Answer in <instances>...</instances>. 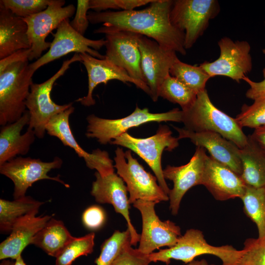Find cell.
Wrapping results in <instances>:
<instances>
[{"instance_id":"6da1fadb","label":"cell","mask_w":265,"mask_h":265,"mask_svg":"<svg viewBox=\"0 0 265 265\" xmlns=\"http://www.w3.org/2000/svg\"><path fill=\"white\" fill-rule=\"evenodd\" d=\"M173 0H155L146 8L131 11L89 12V23H103L94 33L123 30L145 36L161 46L182 55L186 54L184 33L171 23L170 14Z\"/></svg>"},{"instance_id":"7a4b0ae2","label":"cell","mask_w":265,"mask_h":265,"mask_svg":"<svg viewBox=\"0 0 265 265\" xmlns=\"http://www.w3.org/2000/svg\"><path fill=\"white\" fill-rule=\"evenodd\" d=\"M182 111V122L185 129L195 132L212 131L218 133L239 149L246 145L248 136L235 118L217 108L211 102L206 89L198 93L191 106Z\"/></svg>"},{"instance_id":"3957f363","label":"cell","mask_w":265,"mask_h":265,"mask_svg":"<svg viewBox=\"0 0 265 265\" xmlns=\"http://www.w3.org/2000/svg\"><path fill=\"white\" fill-rule=\"evenodd\" d=\"M241 253V250H237L231 245H211L201 230L190 229L179 238L174 246L148 255L151 262L159 261L166 265L170 263L171 260L188 264L196 257L203 255L216 256L221 260L222 265H236Z\"/></svg>"},{"instance_id":"277c9868","label":"cell","mask_w":265,"mask_h":265,"mask_svg":"<svg viewBox=\"0 0 265 265\" xmlns=\"http://www.w3.org/2000/svg\"><path fill=\"white\" fill-rule=\"evenodd\" d=\"M29 60L7 67L0 73V125L14 123L26 111V102L34 73Z\"/></svg>"},{"instance_id":"5b68a950","label":"cell","mask_w":265,"mask_h":265,"mask_svg":"<svg viewBox=\"0 0 265 265\" xmlns=\"http://www.w3.org/2000/svg\"><path fill=\"white\" fill-rule=\"evenodd\" d=\"M183 111L178 108L162 113H151L148 108H140L137 106L135 110L125 117L109 119L96 116L94 114L86 118L88 123L86 136L96 138L101 144L110 143L112 140L133 127H138L151 122L182 121Z\"/></svg>"},{"instance_id":"8992f818","label":"cell","mask_w":265,"mask_h":265,"mask_svg":"<svg viewBox=\"0 0 265 265\" xmlns=\"http://www.w3.org/2000/svg\"><path fill=\"white\" fill-rule=\"evenodd\" d=\"M115 153L114 166L126 184L130 204L138 200L157 203L169 200L168 195L157 183L156 177L145 170L132 156L131 150L124 152L121 148L117 147Z\"/></svg>"},{"instance_id":"52a82bcc","label":"cell","mask_w":265,"mask_h":265,"mask_svg":"<svg viewBox=\"0 0 265 265\" xmlns=\"http://www.w3.org/2000/svg\"><path fill=\"white\" fill-rule=\"evenodd\" d=\"M76 61H81L79 53L64 61L59 70L45 81L31 85L26 106L29 114L28 128L34 131L36 137L42 138L44 136L46 125L52 117L73 106V103L62 105L55 103L51 98V92L55 81Z\"/></svg>"},{"instance_id":"ba28073f","label":"cell","mask_w":265,"mask_h":265,"mask_svg":"<svg viewBox=\"0 0 265 265\" xmlns=\"http://www.w3.org/2000/svg\"><path fill=\"white\" fill-rule=\"evenodd\" d=\"M179 140L172 136L167 126L160 125L156 133L150 137L137 138L125 132L110 143L127 148L144 160L154 173L159 185L168 195L170 189L163 176L161 156L164 150L171 152L177 148Z\"/></svg>"},{"instance_id":"9c48e42d","label":"cell","mask_w":265,"mask_h":265,"mask_svg":"<svg viewBox=\"0 0 265 265\" xmlns=\"http://www.w3.org/2000/svg\"><path fill=\"white\" fill-rule=\"evenodd\" d=\"M219 10L215 0H173L170 19L172 24L184 33L186 50L193 46Z\"/></svg>"},{"instance_id":"30bf717a","label":"cell","mask_w":265,"mask_h":265,"mask_svg":"<svg viewBox=\"0 0 265 265\" xmlns=\"http://www.w3.org/2000/svg\"><path fill=\"white\" fill-rule=\"evenodd\" d=\"M62 164V159L57 157L50 162H44L39 159L19 157L0 165V173L13 182V197L16 199L25 196L27 189L41 180L55 181L69 187V185L62 181L59 176L53 177L48 175L51 170L60 168Z\"/></svg>"},{"instance_id":"8fae6325","label":"cell","mask_w":265,"mask_h":265,"mask_svg":"<svg viewBox=\"0 0 265 265\" xmlns=\"http://www.w3.org/2000/svg\"><path fill=\"white\" fill-rule=\"evenodd\" d=\"M152 201L138 200L133 206L141 214L142 230L138 249L142 253L149 255L160 247L174 246L182 236L181 228L174 222L167 220L161 221L156 214Z\"/></svg>"},{"instance_id":"7c38bea8","label":"cell","mask_w":265,"mask_h":265,"mask_svg":"<svg viewBox=\"0 0 265 265\" xmlns=\"http://www.w3.org/2000/svg\"><path fill=\"white\" fill-rule=\"evenodd\" d=\"M53 39L48 51L34 62L29 64L30 69L35 72L40 67L66 54L87 53L91 56L101 59L105 55L97 50L105 46L106 41L104 39L92 40L85 37L76 31L70 25L69 19L64 20L53 34Z\"/></svg>"},{"instance_id":"4fadbf2b","label":"cell","mask_w":265,"mask_h":265,"mask_svg":"<svg viewBox=\"0 0 265 265\" xmlns=\"http://www.w3.org/2000/svg\"><path fill=\"white\" fill-rule=\"evenodd\" d=\"M218 45L219 57L214 61H206L199 65L211 78L223 76L239 82L252 68L250 44L246 41H234L224 37Z\"/></svg>"},{"instance_id":"5bb4252c","label":"cell","mask_w":265,"mask_h":265,"mask_svg":"<svg viewBox=\"0 0 265 265\" xmlns=\"http://www.w3.org/2000/svg\"><path fill=\"white\" fill-rule=\"evenodd\" d=\"M65 4L64 0H52L44 10L23 19L27 26V35L31 45L29 61L39 59L42 53L50 48L51 42L46 41L48 35L57 29L64 20L74 14L75 6H64Z\"/></svg>"},{"instance_id":"9a60e30c","label":"cell","mask_w":265,"mask_h":265,"mask_svg":"<svg viewBox=\"0 0 265 265\" xmlns=\"http://www.w3.org/2000/svg\"><path fill=\"white\" fill-rule=\"evenodd\" d=\"M138 45L141 54V67L151 99L157 101L159 86L169 74L178 58L176 52L161 46L156 41L139 34Z\"/></svg>"},{"instance_id":"2e32d148","label":"cell","mask_w":265,"mask_h":265,"mask_svg":"<svg viewBox=\"0 0 265 265\" xmlns=\"http://www.w3.org/2000/svg\"><path fill=\"white\" fill-rule=\"evenodd\" d=\"M74 109L72 106L52 117L46 127L47 133L58 138L64 146L73 149L79 157L84 159L89 168L96 170L101 176L114 172V166L107 152L96 149L89 153L77 142L69 124L70 115Z\"/></svg>"},{"instance_id":"e0dca14e","label":"cell","mask_w":265,"mask_h":265,"mask_svg":"<svg viewBox=\"0 0 265 265\" xmlns=\"http://www.w3.org/2000/svg\"><path fill=\"white\" fill-rule=\"evenodd\" d=\"M105 34V59L125 70L133 79L145 82L138 45L139 34L123 30L109 31Z\"/></svg>"},{"instance_id":"ac0fdd59","label":"cell","mask_w":265,"mask_h":265,"mask_svg":"<svg viewBox=\"0 0 265 265\" xmlns=\"http://www.w3.org/2000/svg\"><path fill=\"white\" fill-rule=\"evenodd\" d=\"M206 149L197 147L195 152L186 164L173 166L167 165L163 170L165 179L172 181L173 187L168 195L171 213L175 216L179 212L183 197L191 187L202 185Z\"/></svg>"},{"instance_id":"d6986e66","label":"cell","mask_w":265,"mask_h":265,"mask_svg":"<svg viewBox=\"0 0 265 265\" xmlns=\"http://www.w3.org/2000/svg\"><path fill=\"white\" fill-rule=\"evenodd\" d=\"M95 181L92 183L91 195L100 204H109L116 212L121 214L126 219L128 229L130 232L132 245L135 246L139 241L140 235L137 233L130 217V208L127 188L123 179L114 172L101 176L95 173Z\"/></svg>"},{"instance_id":"ffe728a7","label":"cell","mask_w":265,"mask_h":265,"mask_svg":"<svg viewBox=\"0 0 265 265\" xmlns=\"http://www.w3.org/2000/svg\"><path fill=\"white\" fill-rule=\"evenodd\" d=\"M179 139L188 138L196 146L207 150L210 156L240 176L242 172L239 148L233 142L212 131L195 132L173 126Z\"/></svg>"},{"instance_id":"44dd1931","label":"cell","mask_w":265,"mask_h":265,"mask_svg":"<svg viewBox=\"0 0 265 265\" xmlns=\"http://www.w3.org/2000/svg\"><path fill=\"white\" fill-rule=\"evenodd\" d=\"M79 54L81 58V62L87 71L88 79L87 95L76 100L82 105L86 106L94 105L96 102L93 97V92L95 88L101 83L106 84L113 80L124 83H132L150 96V90L147 84L133 79L123 69L106 59H99L87 53Z\"/></svg>"},{"instance_id":"7402d4cb","label":"cell","mask_w":265,"mask_h":265,"mask_svg":"<svg viewBox=\"0 0 265 265\" xmlns=\"http://www.w3.org/2000/svg\"><path fill=\"white\" fill-rule=\"evenodd\" d=\"M202 185L218 201L242 196L246 185L240 176L211 156H206Z\"/></svg>"},{"instance_id":"603a6c76","label":"cell","mask_w":265,"mask_h":265,"mask_svg":"<svg viewBox=\"0 0 265 265\" xmlns=\"http://www.w3.org/2000/svg\"><path fill=\"white\" fill-rule=\"evenodd\" d=\"M51 215H28L18 220L10 235L0 244V259L16 260L36 234L52 218Z\"/></svg>"},{"instance_id":"cb8c5ba5","label":"cell","mask_w":265,"mask_h":265,"mask_svg":"<svg viewBox=\"0 0 265 265\" xmlns=\"http://www.w3.org/2000/svg\"><path fill=\"white\" fill-rule=\"evenodd\" d=\"M29 114L27 110L14 123L2 126L0 131V165L18 155H26L35 138V133L28 128L21 134L24 127L28 125Z\"/></svg>"},{"instance_id":"d4e9b609","label":"cell","mask_w":265,"mask_h":265,"mask_svg":"<svg viewBox=\"0 0 265 265\" xmlns=\"http://www.w3.org/2000/svg\"><path fill=\"white\" fill-rule=\"evenodd\" d=\"M30 48L26 23L23 18L0 6V59Z\"/></svg>"},{"instance_id":"484cf974","label":"cell","mask_w":265,"mask_h":265,"mask_svg":"<svg viewBox=\"0 0 265 265\" xmlns=\"http://www.w3.org/2000/svg\"><path fill=\"white\" fill-rule=\"evenodd\" d=\"M246 145L239 149L242 172L240 177L245 185L265 187V153L248 135Z\"/></svg>"},{"instance_id":"4316f807","label":"cell","mask_w":265,"mask_h":265,"mask_svg":"<svg viewBox=\"0 0 265 265\" xmlns=\"http://www.w3.org/2000/svg\"><path fill=\"white\" fill-rule=\"evenodd\" d=\"M74 238L62 221L52 218L34 236L31 244L56 257Z\"/></svg>"},{"instance_id":"83f0119b","label":"cell","mask_w":265,"mask_h":265,"mask_svg":"<svg viewBox=\"0 0 265 265\" xmlns=\"http://www.w3.org/2000/svg\"><path fill=\"white\" fill-rule=\"evenodd\" d=\"M43 202L30 196L9 201L0 199V230L1 233H10L14 223L22 217L36 215Z\"/></svg>"},{"instance_id":"f1b7e54d","label":"cell","mask_w":265,"mask_h":265,"mask_svg":"<svg viewBox=\"0 0 265 265\" xmlns=\"http://www.w3.org/2000/svg\"><path fill=\"white\" fill-rule=\"evenodd\" d=\"M240 199L244 212L256 225L258 238H265V187L247 186Z\"/></svg>"},{"instance_id":"f546056e","label":"cell","mask_w":265,"mask_h":265,"mask_svg":"<svg viewBox=\"0 0 265 265\" xmlns=\"http://www.w3.org/2000/svg\"><path fill=\"white\" fill-rule=\"evenodd\" d=\"M169 74L197 94L206 89V84L211 78L200 65L184 63L178 58L171 67Z\"/></svg>"},{"instance_id":"4dcf8cb0","label":"cell","mask_w":265,"mask_h":265,"mask_svg":"<svg viewBox=\"0 0 265 265\" xmlns=\"http://www.w3.org/2000/svg\"><path fill=\"white\" fill-rule=\"evenodd\" d=\"M197 95L170 74L161 84L158 92L159 97L179 105L182 110H186L191 106L196 99Z\"/></svg>"},{"instance_id":"1f68e13d","label":"cell","mask_w":265,"mask_h":265,"mask_svg":"<svg viewBox=\"0 0 265 265\" xmlns=\"http://www.w3.org/2000/svg\"><path fill=\"white\" fill-rule=\"evenodd\" d=\"M94 232L82 237H74L55 257V265H71L79 257L92 253L94 246Z\"/></svg>"},{"instance_id":"d6a6232c","label":"cell","mask_w":265,"mask_h":265,"mask_svg":"<svg viewBox=\"0 0 265 265\" xmlns=\"http://www.w3.org/2000/svg\"><path fill=\"white\" fill-rule=\"evenodd\" d=\"M131 240V234L128 229L122 232L115 231L102 244L100 254L95 263L96 265H111L121 251L132 245Z\"/></svg>"},{"instance_id":"836d02e7","label":"cell","mask_w":265,"mask_h":265,"mask_svg":"<svg viewBox=\"0 0 265 265\" xmlns=\"http://www.w3.org/2000/svg\"><path fill=\"white\" fill-rule=\"evenodd\" d=\"M242 128L257 129L265 126V97L258 98L250 105H242L240 112L235 118Z\"/></svg>"},{"instance_id":"e575fe53","label":"cell","mask_w":265,"mask_h":265,"mask_svg":"<svg viewBox=\"0 0 265 265\" xmlns=\"http://www.w3.org/2000/svg\"><path fill=\"white\" fill-rule=\"evenodd\" d=\"M52 0H1L0 6L24 19L46 9Z\"/></svg>"},{"instance_id":"d590c367","label":"cell","mask_w":265,"mask_h":265,"mask_svg":"<svg viewBox=\"0 0 265 265\" xmlns=\"http://www.w3.org/2000/svg\"><path fill=\"white\" fill-rule=\"evenodd\" d=\"M236 265H265V238H247Z\"/></svg>"},{"instance_id":"8d00e7d4","label":"cell","mask_w":265,"mask_h":265,"mask_svg":"<svg viewBox=\"0 0 265 265\" xmlns=\"http://www.w3.org/2000/svg\"><path fill=\"white\" fill-rule=\"evenodd\" d=\"M154 1L155 0H90L89 6L90 9L97 12L109 9L131 11Z\"/></svg>"},{"instance_id":"74e56055","label":"cell","mask_w":265,"mask_h":265,"mask_svg":"<svg viewBox=\"0 0 265 265\" xmlns=\"http://www.w3.org/2000/svg\"><path fill=\"white\" fill-rule=\"evenodd\" d=\"M81 220L85 228L90 231H97L105 224L106 214L102 207L98 205H92L84 211Z\"/></svg>"},{"instance_id":"f35d334b","label":"cell","mask_w":265,"mask_h":265,"mask_svg":"<svg viewBox=\"0 0 265 265\" xmlns=\"http://www.w3.org/2000/svg\"><path fill=\"white\" fill-rule=\"evenodd\" d=\"M130 245L118 255L111 265H149L151 262L148 255Z\"/></svg>"},{"instance_id":"ab89813d","label":"cell","mask_w":265,"mask_h":265,"mask_svg":"<svg viewBox=\"0 0 265 265\" xmlns=\"http://www.w3.org/2000/svg\"><path fill=\"white\" fill-rule=\"evenodd\" d=\"M89 9V0H78L75 16L70 22L71 26L82 35H84L89 25L87 15Z\"/></svg>"},{"instance_id":"60d3db41","label":"cell","mask_w":265,"mask_h":265,"mask_svg":"<svg viewBox=\"0 0 265 265\" xmlns=\"http://www.w3.org/2000/svg\"><path fill=\"white\" fill-rule=\"evenodd\" d=\"M263 73L264 79L259 82L254 81L246 76L242 78L250 86L245 94L247 98L254 100L260 97H265V68L263 70Z\"/></svg>"},{"instance_id":"b9f144b4","label":"cell","mask_w":265,"mask_h":265,"mask_svg":"<svg viewBox=\"0 0 265 265\" xmlns=\"http://www.w3.org/2000/svg\"><path fill=\"white\" fill-rule=\"evenodd\" d=\"M31 49H23L18 51L0 60V73L7 67L14 63L29 60Z\"/></svg>"},{"instance_id":"7bdbcfd3","label":"cell","mask_w":265,"mask_h":265,"mask_svg":"<svg viewBox=\"0 0 265 265\" xmlns=\"http://www.w3.org/2000/svg\"><path fill=\"white\" fill-rule=\"evenodd\" d=\"M250 136L265 153V126L254 129Z\"/></svg>"},{"instance_id":"ee69618b","label":"cell","mask_w":265,"mask_h":265,"mask_svg":"<svg viewBox=\"0 0 265 265\" xmlns=\"http://www.w3.org/2000/svg\"><path fill=\"white\" fill-rule=\"evenodd\" d=\"M209 264L205 259H202L201 260H194L192 262L188 263L187 265H209Z\"/></svg>"},{"instance_id":"f6af8a7d","label":"cell","mask_w":265,"mask_h":265,"mask_svg":"<svg viewBox=\"0 0 265 265\" xmlns=\"http://www.w3.org/2000/svg\"><path fill=\"white\" fill-rule=\"evenodd\" d=\"M14 265H26L24 261L23 260L22 256H20L16 260H15Z\"/></svg>"},{"instance_id":"bcb514c9","label":"cell","mask_w":265,"mask_h":265,"mask_svg":"<svg viewBox=\"0 0 265 265\" xmlns=\"http://www.w3.org/2000/svg\"><path fill=\"white\" fill-rule=\"evenodd\" d=\"M209 265H214V264H209Z\"/></svg>"}]
</instances>
